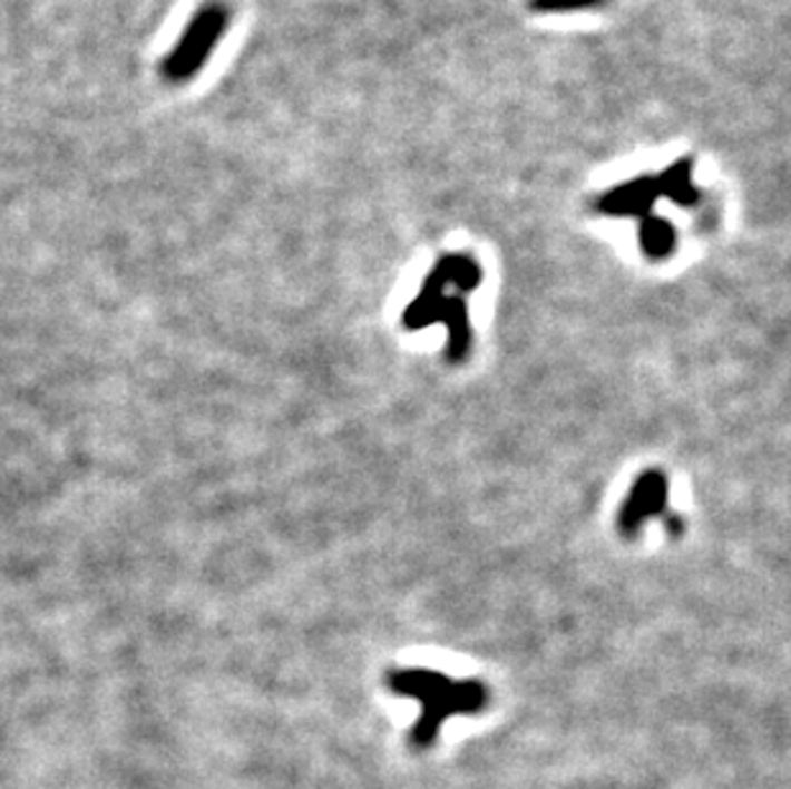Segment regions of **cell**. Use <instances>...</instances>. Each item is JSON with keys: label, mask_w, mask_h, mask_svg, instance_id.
Segmentation results:
<instances>
[{"label": "cell", "mask_w": 791, "mask_h": 789, "mask_svg": "<svg viewBox=\"0 0 791 789\" xmlns=\"http://www.w3.org/2000/svg\"><path fill=\"white\" fill-rule=\"evenodd\" d=\"M228 26V8L226 6H205L201 13L195 16L187 26L183 39L177 41V47L172 49V55L162 65L167 80L185 82L203 70L205 59L211 57L216 41L223 37Z\"/></svg>", "instance_id": "obj_2"}, {"label": "cell", "mask_w": 791, "mask_h": 789, "mask_svg": "<svg viewBox=\"0 0 791 789\" xmlns=\"http://www.w3.org/2000/svg\"><path fill=\"white\" fill-rule=\"evenodd\" d=\"M584 3H595V0H540V6H548V8H574V6H584Z\"/></svg>", "instance_id": "obj_3"}, {"label": "cell", "mask_w": 791, "mask_h": 789, "mask_svg": "<svg viewBox=\"0 0 791 789\" xmlns=\"http://www.w3.org/2000/svg\"><path fill=\"white\" fill-rule=\"evenodd\" d=\"M394 690L428 702L416 731H412V743L418 749H426V746L433 743L438 728H441L446 718L453 713H477L487 698L477 682H469L461 688V684L441 682L433 674H400L394 680Z\"/></svg>", "instance_id": "obj_1"}]
</instances>
